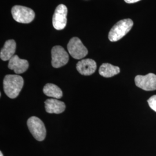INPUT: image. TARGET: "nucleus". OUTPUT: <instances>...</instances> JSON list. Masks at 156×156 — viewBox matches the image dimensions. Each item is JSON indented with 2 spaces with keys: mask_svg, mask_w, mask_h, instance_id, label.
Masks as SVG:
<instances>
[{
  "mask_svg": "<svg viewBox=\"0 0 156 156\" xmlns=\"http://www.w3.org/2000/svg\"><path fill=\"white\" fill-rule=\"evenodd\" d=\"M24 84L23 78L18 75H7L3 81L4 91L10 98H15L19 95Z\"/></svg>",
  "mask_w": 156,
  "mask_h": 156,
  "instance_id": "1",
  "label": "nucleus"
},
{
  "mask_svg": "<svg viewBox=\"0 0 156 156\" xmlns=\"http://www.w3.org/2000/svg\"><path fill=\"white\" fill-rule=\"evenodd\" d=\"M134 24L130 19H125L116 23L110 30L108 38L111 42H116L122 39L131 30Z\"/></svg>",
  "mask_w": 156,
  "mask_h": 156,
  "instance_id": "2",
  "label": "nucleus"
},
{
  "mask_svg": "<svg viewBox=\"0 0 156 156\" xmlns=\"http://www.w3.org/2000/svg\"><path fill=\"white\" fill-rule=\"evenodd\" d=\"M13 18L17 22L28 24L33 22L35 16V12L31 8L21 5L13 6L11 10Z\"/></svg>",
  "mask_w": 156,
  "mask_h": 156,
  "instance_id": "3",
  "label": "nucleus"
},
{
  "mask_svg": "<svg viewBox=\"0 0 156 156\" xmlns=\"http://www.w3.org/2000/svg\"><path fill=\"white\" fill-rule=\"evenodd\" d=\"M27 126L34 138L38 141L45 140L46 130L42 121L38 117L33 116L28 119Z\"/></svg>",
  "mask_w": 156,
  "mask_h": 156,
  "instance_id": "4",
  "label": "nucleus"
},
{
  "mask_svg": "<svg viewBox=\"0 0 156 156\" xmlns=\"http://www.w3.org/2000/svg\"><path fill=\"white\" fill-rule=\"evenodd\" d=\"M67 48L69 53L75 59H82L88 54V50L78 37H73L69 41Z\"/></svg>",
  "mask_w": 156,
  "mask_h": 156,
  "instance_id": "5",
  "label": "nucleus"
},
{
  "mask_svg": "<svg viewBox=\"0 0 156 156\" xmlns=\"http://www.w3.org/2000/svg\"><path fill=\"white\" fill-rule=\"evenodd\" d=\"M68 9L64 4L57 6L53 16V27L57 30H62L66 27L67 22Z\"/></svg>",
  "mask_w": 156,
  "mask_h": 156,
  "instance_id": "6",
  "label": "nucleus"
},
{
  "mask_svg": "<svg viewBox=\"0 0 156 156\" xmlns=\"http://www.w3.org/2000/svg\"><path fill=\"white\" fill-rule=\"evenodd\" d=\"M69 60L67 51L61 46H55L51 49V65L58 68L66 65Z\"/></svg>",
  "mask_w": 156,
  "mask_h": 156,
  "instance_id": "7",
  "label": "nucleus"
},
{
  "mask_svg": "<svg viewBox=\"0 0 156 156\" xmlns=\"http://www.w3.org/2000/svg\"><path fill=\"white\" fill-rule=\"evenodd\" d=\"M135 83L137 87L146 91L156 90V75L149 73L146 75H137L135 78Z\"/></svg>",
  "mask_w": 156,
  "mask_h": 156,
  "instance_id": "8",
  "label": "nucleus"
},
{
  "mask_svg": "<svg viewBox=\"0 0 156 156\" xmlns=\"http://www.w3.org/2000/svg\"><path fill=\"white\" fill-rule=\"evenodd\" d=\"M29 67L28 61L24 59L20 58L18 56L15 55L9 60L8 68L13 70L16 74H20L25 73Z\"/></svg>",
  "mask_w": 156,
  "mask_h": 156,
  "instance_id": "9",
  "label": "nucleus"
},
{
  "mask_svg": "<svg viewBox=\"0 0 156 156\" xmlns=\"http://www.w3.org/2000/svg\"><path fill=\"white\" fill-rule=\"evenodd\" d=\"M76 69L81 75L89 76L95 73L97 69V64L92 59H83L77 63Z\"/></svg>",
  "mask_w": 156,
  "mask_h": 156,
  "instance_id": "10",
  "label": "nucleus"
},
{
  "mask_svg": "<svg viewBox=\"0 0 156 156\" xmlns=\"http://www.w3.org/2000/svg\"><path fill=\"white\" fill-rule=\"evenodd\" d=\"M45 110L49 113H62L66 109L65 104L57 99L51 98L45 102Z\"/></svg>",
  "mask_w": 156,
  "mask_h": 156,
  "instance_id": "11",
  "label": "nucleus"
},
{
  "mask_svg": "<svg viewBox=\"0 0 156 156\" xmlns=\"http://www.w3.org/2000/svg\"><path fill=\"white\" fill-rule=\"evenodd\" d=\"M16 49V44L13 39L6 41L3 48L1 50V59L3 61L9 60L13 56H15Z\"/></svg>",
  "mask_w": 156,
  "mask_h": 156,
  "instance_id": "12",
  "label": "nucleus"
},
{
  "mask_svg": "<svg viewBox=\"0 0 156 156\" xmlns=\"http://www.w3.org/2000/svg\"><path fill=\"white\" fill-rule=\"evenodd\" d=\"M119 67L114 66L109 63L102 64L99 69V73L105 78H111L120 73Z\"/></svg>",
  "mask_w": 156,
  "mask_h": 156,
  "instance_id": "13",
  "label": "nucleus"
},
{
  "mask_svg": "<svg viewBox=\"0 0 156 156\" xmlns=\"http://www.w3.org/2000/svg\"><path fill=\"white\" fill-rule=\"evenodd\" d=\"M43 91L46 95L56 99H60L62 97V91L57 86L52 83L46 84Z\"/></svg>",
  "mask_w": 156,
  "mask_h": 156,
  "instance_id": "14",
  "label": "nucleus"
},
{
  "mask_svg": "<svg viewBox=\"0 0 156 156\" xmlns=\"http://www.w3.org/2000/svg\"><path fill=\"white\" fill-rule=\"evenodd\" d=\"M147 102L151 109L156 112V95L150 97L147 100Z\"/></svg>",
  "mask_w": 156,
  "mask_h": 156,
  "instance_id": "15",
  "label": "nucleus"
},
{
  "mask_svg": "<svg viewBox=\"0 0 156 156\" xmlns=\"http://www.w3.org/2000/svg\"><path fill=\"white\" fill-rule=\"evenodd\" d=\"M140 1V0H124V1L126 3H128V4H133V3L138 2Z\"/></svg>",
  "mask_w": 156,
  "mask_h": 156,
  "instance_id": "16",
  "label": "nucleus"
},
{
  "mask_svg": "<svg viewBox=\"0 0 156 156\" xmlns=\"http://www.w3.org/2000/svg\"><path fill=\"white\" fill-rule=\"evenodd\" d=\"M0 156H3L2 153V151H0Z\"/></svg>",
  "mask_w": 156,
  "mask_h": 156,
  "instance_id": "17",
  "label": "nucleus"
}]
</instances>
